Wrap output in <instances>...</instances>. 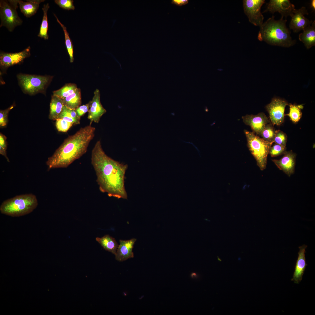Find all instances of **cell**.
I'll return each instance as SVG.
<instances>
[{
    "label": "cell",
    "instance_id": "cell-21",
    "mask_svg": "<svg viewBox=\"0 0 315 315\" xmlns=\"http://www.w3.org/2000/svg\"><path fill=\"white\" fill-rule=\"evenodd\" d=\"M96 240L106 250L115 255L118 244L115 238L106 235L102 237H96Z\"/></svg>",
    "mask_w": 315,
    "mask_h": 315
},
{
    "label": "cell",
    "instance_id": "cell-20",
    "mask_svg": "<svg viewBox=\"0 0 315 315\" xmlns=\"http://www.w3.org/2000/svg\"><path fill=\"white\" fill-rule=\"evenodd\" d=\"M64 105L61 99L53 95L50 102L49 118L50 120H56L61 112Z\"/></svg>",
    "mask_w": 315,
    "mask_h": 315
},
{
    "label": "cell",
    "instance_id": "cell-4",
    "mask_svg": "<svg viewBox=\"0 0 315 315\" xmlns=\"http://www.w3.org/2000/svg\"><path fill=\"white\" fill-rule=\"evenodd\" d=\"M38 204L35 195L32 193L21 194L4 201L0 205V211L11 217H20L32 212Z\"/></svg>",
    "mask_w": 315,
    "mask_h": 315
},
{
    "label": "cell",
    "instance_id": "cell-5",
    "mask_svg": "<svg viewBox=\"0 0 315 315\" xmlns=\"http://www.w3.org/2000/svg\"><path fill=\"white\" fill-rule=\"evenodd\" d=\"M249 150L256 160L258 166L263 170L266 167L267 158L272 143L267 141L253 132L244 131Z\"/></svg>",
    "mask_w": 315,
    "mask_h": 315
},
{
    "label": "cell",
    "instance_id": "cell-2",
    "mask_svg": "<svg viewBox=\"0 0 315 315\" xmlns=\"http://www.w3.org/2000/svg\"><path fill=\"white\" fill-rule=\"evenodd\" d=\"M95 128L89 124L69 136L46 162L48 170L66 168L86 152L95 136Z\"/></svg>",
    "mask_w": 315,
    "mask_h": 315
},
{
    "label": "cell",
    "instance_id": "cell-23",
    "mask_svg": "<svg viewBox=\"0 0 315 315\" xmlns=\"http://www.w3.org/2000/svg\"><path fill=\"white\" fill-rule=\"evenodd\" d=\"M59 118L73 123L74 125L79 124L80 120V118L77 116L75 110L68 108L64 105L57 119Z\"/></svg>",
    "mask_w": 315,
    "mask_h": 315
},
{
    "label": "cell",
    "instance_id": "cell-19",
    "mask_svg": "<svg viewBox=\"0 0 315 315\" xmlns=\"http://www.w3.org/2000/svg\"><path fill=\"white\" fill-rule=\"evenodd\" d=\"M43 0H29L24 1L18 0L21 12L27 18H30L37 12L40 3Z\"/></svg>",
    "mask_w": 315,
    "mask_h": 315
},
{
    "label": "cell",
    "instance_id": "cell-31",
    "mask_svg": "<svg viewBox=\"0 0 315 315\" xmlns=\"http://www.w3.org/2000/svg\"><path fill=\"white\" fill-rule=\"evenodd\" d=\"M286 147L276 144L270 148L269 154L272 157H276L284 154L286 151Z\"/></svg>",
    "mask_w": 315,
    "mask_h": 315
},
{
    "label": "cell",
    "instance_id": "cell-24",
    "mask_svg": "<svg viewBox=\"0 0 315 315\" xmlns=\"http://www.w3.org/2000/svg\"><path fill=\"white\" fill-rule=\"evenodd\" d=\"M50 6L48 3L44 4L42 8L43 12V16L38 36L45 40L48 39L49 36L48 31V23L47 18V12Z\"/></svg>",
    "mask_w": 315,
    "mask_h": 315
},
{
    "label": "cell",
    "instance_id": "cell-28",
    "mask_svg": "<svg viewBox=\"0 0 315 315\" xmlns=\"http://www.w3.org/2000/svg\"><path fill=\"white\" fill-rule=\"evenodd\" d=\"M276 131L271 124H267L260 135L265 141L272 144L274 142Z\"/></svg>",
    "mask_w": 315,
    "mask_h": 315
},
{
    "label": "cell",
    "instance_id": "cell-10",
    "mask_svg": "<svg viewBox=\"0 0 315 315\" xmlns=\"http://www.w3.org/2000/svg\"><path fill=\"white\" fill-rule=\"evenodd\" d=\"M295 9V5L289 0H270L267 4L266 8L262 13L269 12L273 15L278 12L281 14V18L285 17L286 19L288 16H292Z\"/></svg>",
    "mask_w": 315,
    "mask_h": 315
},
{
    "label": "cell",
    "instance_id": "cell-17",
    "mask_svg": "<svg viewBox=\"0 0 315 315\" xmlns=\"http://www.w3.org/2000/svg\"><path fill=\"white\" fill-rule=\"evenodd\" d=\"M136 239H132L127 240H120V244L118 246L115 255L116 260L122 262L134 257L132 249Z\"/></svg>",
    "mask_w": 315,
    "mask_h": 315
},
{
    "label": "cell",
    "instance_id": "cell-13",
    "mask_svg": "<svg viewBox=\"0 0 315 315\" xmlns=\"http://www.w3.org/2000/svg\"><path fill=\"white\" fill-rule=\"evenodd\" d=\"M243 122L249 126L253 133L260 135L265 125L270 121L265 115L262 112L256 115H246L242 117Z\"/></svg>",
    "mask_w": 315,
    "mask_h": 315
},
{
    "label": "cell",
    "instance_id": "cell-27",
    "mask_svg": "<svg viewBox=\"0 0 315 315\" xmlns=\"http://www.w3.org/2000/svg\"><path fill=\"white\" fill-rule=\"evenodd\" d=\"M54 14L56 19L57 21L63 29L65 36V43L70 57V61L71 63L73 62L74 61V58L73 56V46L72 40L70 38L69 34L67 30L66 27L61 23L56 15L55 14Z\"/></svg>",
    "mask_w": 315,
    "mask_h": 315
},
{
    "label": "cell",
    "instance_id": "cell-37",
    "mask_svg": "<svg viewBox=\"0 0 315 315\" xmlns=\"http://www.w3.org/2000/svg\"><path fill=\"white\" fill-rule=\"evenodd\" d=\"M310 8L312 9L313 11L315 10V0H312L311 1L310 4Z\"/></svg>",
    "mask_w": 315,
    "mask_h": 315
},
{
    "label": "cell",
    "instance_id": "cell-1",
    "mask_svg": "<svg viewBox=\"0 0 315 315\" xmlns=\"http://www.w3.org/2000/svg\"><path fill=\"white\" fill-rule=\"evenodd\" d=\"M91 162L100 191L107 193L110 197L127 199L125 180L127 165L108 156L102 148L100 140L96 142L92 149Z\"/></svg>",
    "mask_w": 315,
    "mask_h": 315
},
{
    "label": "cell",
    "instance_id": "cell-3",
    "mask_svg": "<svg viewBox=\"0 0 315 315\" xmlns=\"http://www.w3.org/2000/svg\"><path fill=\"white\" fill-rule=\"evenodd\" d=\"M274 18L273 15L260 26L258 39L272 46L285 48L294 46L296 41L291 37V32L286 24L287 19L281 18L276 20Z\"/></svg>",
    "mask_w": 315,
    "mask_h": 315
},
{
    "label": "cell",
    "instance_id": "cell-22",
    "mask_svg": "<svg viewBox=\"0 0 315 315\" xmlns=\"http://www.w3.org/2000/svg\"><path fill=\"white\" fill-rule=\"evenodd\" d=\"M61 99L64 105L67 108L75 110L80 106L81 103L80 89L78 88L74 93Z\"/></svg>",
    "mask_w": 315,
    "mask_h": 315
},
{
    "label": "cell",
    "instance_id": "cell-38",
    "mask_svg": "<svg viewBox=\"0 0 315 315\" xmlns=\"http://www.w3.org/2000/svg\"><path fill=\"white\" fill-rule=\"evenodd\" d=\"M191 277L192 278H197V275L196 273H192L191 275Z\"/></svg>",
    "mask_w": 315,
    "mask_h": 315
},
{
    "label": "cell",
    "instance_id": "cell-30",
    "mask_svg": "<svg viewBox=\"0 0 315 315\" xmlns=\"http://www.w3.org/2000/svg\"><path fill=\"white\" fill-rule=\"evenodd\" d=\"M287 138L286 134L282 131L280 130L276 131L274 142L286 147Z\"/></svg>",
    "mask_w": 315,
    "mask_h": 315
},
{
    "label": "cell",
    "instance_id": "cell-6",
    "mask_svg": "<svg viewBox=\"0 0 315 315\" xmlns=\"http://www.w3.org/2000/svg\"><path fill=\"white\" fill-rule=\"evenodd\" d=\"M18 0L0 1V27H6L10 32L17 26L21 25L22 21L17 11Z\"/></svg>",
    "mask_w": 315,
    "mask_h": 315
},
{
    "label": "cell",
    "instance_id": "cell-8",
    "mask_svg": "<svg viewBox=\"0 0 315 315\" xmlns=\"http://www.w3.org/2000/svg\"><path fill=\"white\" fill-rule=\"evenodd\" d=\"M265 0L243 1L244 12L250 22L255 26H260L263 23L264 17L261 12Z\"/></svg>",
    "mask_w": 315,
    "mask_h": 315
},
{
    "label": "cell",
    "instance_id": "cell-35",
    "mask_svg": "<svg viewBox=\"0 0 315 315\" xmlns=\"http://www.w3.org/2000/svg\"><path fill=\"white\" fill-rule=\"evenodd\" d=\"M90 101L88 103L80 106L77 108L75 111L77 116L81 118V117L88 111L90 105Z\"/></svg>",
    "mask_w": 315,
    "mask_h": 315
},
{
    "label": "cell",
    "instance_id": "cell-14",
    "mask_svg": "<svg viewBox=\"0 0 315 315\" xmlns=\"http://www.w3.org/2000/svg\"><path fill=\"white\" fill-rule=\"evenodd\" d=\"M100 96L99 91L97 89L94 92L92 100L90 101V108L88 111V118L90 120V125L93 122L99 123L101 117L106 112L101 103Z\"/></svg>",
    "mask_w": 315,
    "mask_h": 315
},
{
    "label": "cell",
    "instance_id": "cell-7",
    "mask_svg": "<svg viewBox=\"0 0 315 315\" xmlns=\"http://www.w3.org/2000/svg\"><path fill=\"white\" fill-rule=\"evenodd\" d=\"M18 77L23 90L30 94L44 90L51 79L50 77L47 76L24 74H20Z\"/></svg>",
    "mask_w": 315,
    "mask_h": 315
},
{
    "label": "cell",
    "instance_id": "cell-32",
    "mask_svg": "<svg viewBox=\"0 0 315 315\" xmlns=\"http://www.w3.org/2000/svg\"><path fill=\"white\" fill-rule=\"evenodd\" d=\"M14 106V104L4 110L0 111V126L1 127L6 126L8 122V115L9 111Z\"/></svg>",
    "mask_w": 315,
    "mask_h": 315
},
{
    "label": "cell",
    "instance_id": "cell-26",
    "mask_svg": "<svg viewBox=\"0 0 315 315\" xmlns=\"http://www.w3.org/2000/svg\"><path fill=\"white\" fill-rule=\"evenodd\" d=\"M289 113L285 116H288L290 119L294 123L298 122L302 117V113L301 110L304 106L303 104L298 105L295 104H290Z\"/></svg>",
    "mask_w": 315,
    "mask_h": 315
},
{
    "label": "cell",
    "instance_id": "cell-34",
    "mask_svg": "<svg viewBox=\"0 0 315 315\" xmlns=\"http://www.w3.org/2000/svg\"><path fill=\"white\" fill-rule=\"evenodd\" d=\"M7 148L6 137L4 135L1 133L0 134V154L5 158L8 162H9V160L7 155L6 153Z\"/></svg>",
    "mask_w": 315,
    "mask_h": 315
},
{
    "label": "cell",
    "instance_id": "cell-18",
    "mask_svg": "<svg viewBox=\"0 0 315 315\" xmlns=\"http://www.w3.org/2000/svg\"><path fill=\"white\" fill-rule=\"evenodd\" d=\"M299 35V39L307 49L315 46V21L309 25Z\"/></svg>",
    "mask_w": 315,
    "mask_h": 315
},
{
    "label": "cell",
    "instance_id": "cell-25",
    "mask_svg": "<svg viewBox=\"0 0 315 315\" xmlns=\"http://www.w3.org/2000/svg\"><path fill=\"white\" fill-rule=\"evenodd\" d=\"M77 88L75 84H66L60 89L54 91L53 95L63 99L74 93Z\"/></svg>",
    "mask_w": 315,
    "mask_h": 315
},
{
    "label": "cell",
    "instance_id": "cell-33",
    "mask_svg": "<svg viewBox=\"0 0 315 315\" xmlns=\"http://www.w3.org/2000/svg\"><path fill=\"white\" fill-rule=\"evenodd\" d=\"M55 2L60 7L64 9L69 10L75 9L73 0H55Z\"/></svg>",
    "mask_w": 315,
    "mask_h": 315
},
{
    "label": "cell",
    "instance_id": "cell-9",
    "mask_svg": "<svg viewBox=\"0 0 315 315\" xmlns=\"http://www.w3.org/2000/svg\"><path fill=\"white\" fill-rule=\"evenodd\" d=\"M288 104L285 100L274 98L271 102L266 106V109L272 124L279 125L283 122L285 108Z\"/></svg>",
    "mask_w": 315,
    "mask_h": 315
},
{
    "label": "cell",
    "instance_id": "cell-11",
    "mask_svg": "<svg viewBox=\"0 0 315 315\" xmlns=\"http://www.w3.org/2000/svg\"><path fill=\"white\" fill-rule=\"evenodd\" d=\"M309 13L306 7L302 6L301 8L295 9L293 14L291 17V20L289 25V28L294 33H298L303 30L309 25L312 23V21H310L304 16L308 15Z\"/></svg>",
    "mask_w": 315,
    "mask_h": 315
},
{
    "label": "cell",
    "instance_id": "cell-36",
    "mask_svg": "<svg viewBox=\"0 0 315 315\" xmlns=\"http://www.w3.org/2000/svg\"><path fill=\"white\" fill-rule=\"evenodd\" d=\"M188 2V0H172V3L179 6H181L187 4Z\"/></svg>",
    "mask_w": 315,
    "mask_h": 315
},
{
    "label": "cell",
    "instance_id": "cell-12",
    "mask_svg": "<svg viewBox=\"0 0 315 315\" xmlns=\"http://www.w3.org/2000/svg\"><path fill=\"white\" fill-rule=\"evenodd\" d=\"M30 46L21 52L14 53L1 52L0 54V65L3 68L17 64L22 62L30 55Z\"/></svg>",
    "mask_w": 315,
    "mask_h": 315
},
{
    "label": "cell",
    "instance_id": "cell-15",
    "mask_svg": "<svg viewBox=\"0 0 315 315\" xmlns=\"http://www.w3.org/2000/svg\"><path fill=\"white\" fill-rule=\"evenodd\" d=\"M284 154L280 159L272 160L279 169L290 177L295 172L296 154L292 150L286 151Z\"/></svg>",
    "mask_w": 315,
    "mask_h": 315
},
{
    "label": "cell",
    "instance_id": "cell-29",
    "mask_svg": "<svg viewBox=\"0 0 315 315\" xmlns=\"http://www.w3.org/2000/svg\"><path fill=\"white\" fill-rule=\"evenodd\" d=\"M74 124L62 119H57L56 120L55 126L58 131L60 132H67Z\"/></svg>",
    "mask_w": 315,
    "mask_h": 315
},
{
    "label": "cell",
    "instance_id": "cell-16",
    "mask_svg": "<svg viewBox=\"0 0 315 315\" xmlns=\"http://www.w3.org/2000/svg\"><path fill=\"white\" fill-rule=\"evenodd\" d=\"M307 246L304 244L299 246L298 257L295 267V270L293 278L291 280L295 284H298L302 279L306 267L307 265L306 263L305 253Z\"/></svg>",
    "mask_w": 315,
    "mask_h": 315
}]
</instances>
